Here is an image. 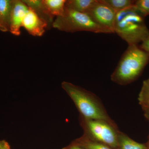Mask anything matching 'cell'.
<instances>
[{"label":"cell","mask_w":149,"mask_h":149,"mask_svg":"<svg viewBox=\"0 0 149 149\" xmlns=\"http://www.w3.org/2000/svg\"><path fill=\"white\" fill-rule=\"evenodd\" d=\"M149 63V54L139 45H128L111 77V81L121 85L137 80Z\"/></svg>","instance_id":"1"},{"label":"cell","mask_w":149,"mask_h":149,"mask_svg":"<svg viewBox=\"0 0 149 149\" xmlns=\"http://www.w3.org/2000/svg\"><path fill=\"white\" fill-rule=\"evenodd\" d=\"M61 86L75 104L82 117L105 120L116 125L108 114L100 98L94 93L69 82L64 81Z\"/></svg>","instance_id":"2"},{"label":"cell","mask_w":149,"mask_h":149,"mask_svg":"<svg viewBox=\"0 0 149 149\" xmlns=\"http://www.w3.org/2000/svg\"><path fill=\"white\" fill-rule=\"evenodd\" d=\"M114 32L128 45H139L149 36L145 17L136 10L134 5L116 13Z\"/></svg>","instance_id":"3"},{"label":"cell","mask_w":149,"mask_h":149,"mask_svg":"<svg viewBox=\"0 0 149 149\" xmlns=\"http://www.w3.org/2000/svg\"><path fill=\"white\" fill-rule=\"evenodd\" d=\"M52 27L63 32L86 31L95 33L110 34L107 29L97 24L87 14L65 8L63 13L55 19Z\"/></svg>","instance_id":"4"},{"label":"cell","mask_w":149,"mask_h":149,"mask_svg":"<svg viewBox=\"0 0 149 149\" xmlns=\"http://www.w3.org/2000/svg\"><path fill=\"white\" fill-rule=\"evenodd\" d=\"M81 124L85 136L92 140L116 149L118 130L117 125L105 120L86 119L81 116Z\"/></svg>","instance_id":"5"},{"label":"cell","mask_w":149,"mask_h":149,"mask_svg":"<svg viewBox=\"0 0 149 149\" xmlns=\"http://www.w3.org/2000/svg\"><path fill=\"white\" fill-rule=\"evenodd\" d=\"M116 13L106 0H96L87 14L97 24L114 33Z\"/></svg>","instance_id":"6"},{"label":"cell","mask_w":149,"mask_h":149,"mask_svg":"<svg viewBox=\"0 0 149 149\" xmlns=\"http://www.w3.org/2000/svg\"><path fill=\"white\" fill-rule=\"evenodd\" d=\"M29 9L22 0H13L9 31L13 35H20L23 19Z\"/></svg>","instance_id":"7"},{"label":"cell","mask_w":149,"mask_h":149,"mask_svg":"<svg viewBox=\"0 0 149 149\" xmlns=\"http://www.w3.org/2000/svg\"><path fill=\"white\" fill-rule=\"evenodd\" d=\"M22 27L29 34L35 37L42 36L46 29H49L47 22L29 8L23 19Z\"/></svg>","instance_id":"8"},{"label":"cell","mask_w":149,"mask_h":149,"mask_svg":"<svg viewBox=\"0 0 149 149\" xmlns=\"http://www.w3.org/2000/svg\"><path fill=\"white\" fill-rule=\"evenodd\" d=\"M23 2L36 13V14L44 21L47 22L49 29L52 27L54 18L46 8L42 0H22Z\"/></svg>","instance_id":"9"},{"label":"cell","mask_w":149,"mask_h":149,"mask_svg":"<svg viewBox=\"0 0 149 149\" xmlns=\"http://www.w3.org/2000/svg\"><path fill=\"white\" fill-rule=\"evenodd\" d=\"M13 0H0V30L9 32Z\"/></svg>","instance_id":"10"},{"label":"cell","mask_w":149,"mask_h":149,"mask_svg":"<svg viewBox=\"0 0 149 149\" xmlns=\"http://www.w3.org/2000/svg\"><path fill=\"white\" fill-rule=\"evenodd\" d=\"M116 149H147V147L146 144L138 143L119 131Z\"/></svg>","instance_id":"11"},{"label":"cell","mask_w":149,"mask_h":149,"mask_svg":"<svg viewBox=\"0 0 149 149\" xmlns=\"http://www.w3.org/2000/svg\"><path fill=\"white\" fill-rule=\"evenodd\" d=\"M96 0H68L65 8L81 13L87 14Z\"/></svg>","instance_id":"12"},{"label":"cell","mask_w":149,"mask_h":149,"mask_svg":"<svg viewBox=\"0 0 149 149\" xmlns=\"http://www.w3.org/2000/svg\"><path fill=\"white\" fill-rule=\"evenodd\" d=\"M66 0H42L44 4L53 16L58 17L64 13Z\"/></svg>","instance_id":"13"},{"label":"cell","mask_w":149,"mask_h":149,"mask_svg":"<svg viewBox=\"0 0 149 149\" xmlns=\"http://www.w3.org/2000/svg\"><path fill=\"white\" fill-rule=\"evenodd\" d=\"M75 143L85 149H112L104 144L90 139L85 135L76 140Z\"/></svg>","instance_id":"14"},{"label":"cell","mask_w":149,"mask_h":149,"mask_svg":"<svg viewBox=\"0 0 149 149\" xmlns=\"http://www.w3.org/2000/svg\"><path fill=\"white\" fill-rule=\"evenodd\" d=\"M138 101L142 109H149V77L143 82Z\"/></svg>","instance_id":"15"},{"label":"cell","mask_w":149,"mask_h":149,"mask_svg":"<svg viewBox=\"0 0 149 149\" xmlns=\"http://www.w3.org/2000/svg\"><path fill=\"white\" fill-rule=\"evenodd\" d=\"M116 13L134 5L135 1L132 0H106Z\"/></svg>","instance_id":"16"},{"label":"cell","mask_w":149,"mask_h":149,"mask_svg":"<svg viewBox=\"0 0 149 149\" xmlns=\"http://www.w3.org/2000/svg\"><path fill=\"white\" fill-rule=\"evenodd\" d=\"M134 7L144 17L149 15V0L135 1Z\"/></svg>","instance_id":"17"},{"label":"cell","mask_w":149,"mask_h":149,"mask_svg":"<svg viewBox=\"0 0 149 149\" xmlns=\"http://www.w3.org/2000/svg\"><path fill=\"white\" fill-rule=\"evenodd\" d=\"M140 47L143 50L149 54V36L146 39L144 40L143 42L141 43V45Z\"/></svg>","instance_id":"18"},{"label":"cell","mask_w":149,"mask_h":149,"mask_svg":"<svg viewBox=\"0 0 149 149\" xmlns=\"http://www.w3.org/2000/svg\"><path fill=\"white\" fill-rule=\"evenodd\" d=\"M0 149H11L8 143L5 140H0Z\"/></svg>","instance_id":"19"},{"label":"cell","mask_w":149,"mask_h":149,"mask_svg":"<svg viewBox=\"0 0 149 149\" xmlns=\"http://www.w3.org/2000/svg\"><path fill=\"white\" fill-rule=\"evenodd\" d=\"M64 149H85L83 148V147L80 146L79 145L74 142L69 146L67 147L66 148Z\"/></svg>","instance_id":"20"},{"label":"cell","mask_w":149,"mask_h":149,"mask_svg":"<svg viewBox=\"0 0 149 149\" xmlns=\"http://www.w3.org/2000/svg\"><path fill=\"white\" fill-rule=\"evenodd\" d=\"M143 110L144 112V116L149 122V109H143Z\"/></svg>","instance_id":"21"},{"label":"cell","mask_w":149,"mask_h":149,"mask_svg":"<svg viewBox=\"0 0 149 149\" xmlns=\"http://www.w3.org/2000/svg\"><path fill=\"white\" fill-rule=\"evenodd\" d=\"M147 149H149V139L148 141V143H147L146 144Z\"/></svg>","instance_id":"22"}]
</instances>
